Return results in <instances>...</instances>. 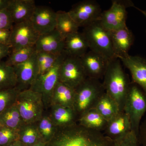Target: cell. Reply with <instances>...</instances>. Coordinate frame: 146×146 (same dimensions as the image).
<instances>
[{
    "label": "cell",
    "instance_id": "6da1fadb",
    "mask_svg": "<svg viewBox=\"0 0 146 146\" xmlns=\"http://www.w3.org/2000/svg\"><path fill=\"white\" fill-rule=\"evenodd\" d=\"M112 141L102 132L89 129L78 123L58 128L46 146H112Z\"/></svg>",
    "mask_w": 146,
    "mask_h": 146
},
{
    "label": "cell",
    "instance_id": "7a4b0ae2",
    "mask_svg": "<svg viewBox=\"0 0 146 146\" xmlns=\"http://www.w3.org/2000/svg\"><path fill=\"white\" fill-rule=\"evenodd\" d=\"M103 78L106 93L117 103L120 111H123L131 82L119 59L114 58L109 60Z\"/></svg>",
    "mask_w": 146,
    "mask_h": 146
},
{
    "label": "cell",
    "instance_id": "3957f363",
    "mask_svg": "<svg viewBox=\"0 0 146 146\" xmlns=\"http://www.w3.org/2000/svg\"><path fill=\"white\" fill-rule=\"evenodd\" d=\"M105 93L102 83L96 79L87 78L76 87L73 109L78 118L90 110L95 108Z\"/></svg>",
    "mask_w": 146,
    "mask_h": 146
},
{
    "label": "cell",
    "instance_id": "277c9868",
    "mask_svg": "<svg viewBox=\"0 0 146 146\" xmlns=\"http://www.w3.org/2000/svg\"><path fill=\"white\" fill-rule=\"evenodd\" d=\"M83 33L90 50L110 60L116 58L112 48L111 31L105 29L98 21L84 27Z\"/></svg>",
    "mask_w": 146,
    "mask_h": 146
},
{
    "label": "cell",
    "instance_id": "5b68a950",
    "mask_svg": "<svg viewBox=\"0 0 146 146\" xmlns=\"http://www.w3.org/2000/svg\"><path fill=\"white\" fill-rule=\"evenodd\" d=\"M15 104L24 122L27 123L38 122L46 110L41 94L30 89L20 91Z\"/></svg>",
    "mask_w": 146,
    "mask_h": 146
},
{
    "label": "cell",
    "instance_id": "8992f818",
    "mask_svg": "<svg viewBox=\"0 0 146 146\" xmlns=\"http://www.w3.org/2000/svg\"><path fill=\"white\" fill-rule=\"evenodd\" d=\"M123 111L129 117L131 131L138 136L141 120L146 112V94L133 82H131Z\"/></svg>",
    "mask_w": 146,
    "mask_h": 146
},
{
    "label": "cell",
    "instance_id": "52a82bcc",
    "mask_svg": "<svg viewBox=\"0 0 146 146\" xmlns=\"http://www.w3.org/2000/svg\"><path fill=\"white\" fill-rule=\"evenodd\" d=\"M67 55L65 51L60 54L52 68L43 74L38 76L29 89L41 94L46 110L50 105L54 90L59 81L60 66Z\"/></svg>",
    "mask_w": 146,
    "mask_h": 146
},
{
    "label": "cell",
    "instance_id": "ba28073f",
    "mask_svg": "<svg viewBox=\"0 0 146 146\" xmlns=\"http://www.w3.org/2000/svg\"><path fill=\"white\" fill-rule=\"evenodd\" d=\"M112 3L109 9L102 12L99 20L102 26L110 31L127 26V9L135 6L128 0H113Z\"/></svg>",
    "mask_w": 146,
    "mask_h": 146
},
{
    "label": "cell",
    "instance_id": "9c48e42d",
    "mask_svg": "<svg viewBox=\"0 0 146 146\" xmlns=\"http://www.w3.org/2000/svg\"><path fill=\"white\" fill-rule=\"evenodd\" d=\"M102 12L99 4L94 0L79 2L68 11L79 27L83 28L98 21Z\"/></svg>",
    "mask_w": 146,
    "mask_h": 146
},
{
    "label": "cell",
    "instance_id": "30bf717a",
    "mask_svg": "<svg viewBox=\"0 0 146 146\" xmlns=\"http://www.w3.org/2000/svg\"><path fill=\"white\" fill-rule=\"evenodd\" d=\"M87 78L80 58L67 55L60 66L59 81L76 89Z\"/></svg>",
    "mask_w": 146,
    "mask_h": 146
},
{
    "label": "cell",
    "instance_id": "8fae6325",
    "mask_svg": "<svg viewBox=\"0 0 146 146\" xmlns=\"http://www.w3.org/2000/svg\"><path fill=\"white\" fill-rule=\"evenodd\" d=\"M39 35L30 20L14 24L11 29V50L34 46Z\"/></svg>",
    "mask_w": 146,
    "mask_h": 146
},
{
    "label": "cell",
    "instance_id": "7c38bea8",
    "mask_svg": "<svg viewBox=\"0 0 146 146\" xmlns=\"http://www.w3.org/2000/svg\"><path fill=\"white\" fill-rule=\"evenodd\" d=\"M13 67L17 79L16 89L19 91L29 89L38 76L36 52L26 62Z\"/></svg>",
    "mask_w": 146,
    "mask_h": 146
},
{
    "label": "cell",
    "instance_id": "4fadbf2b",
    "mask_svg": "<svg viewBox=\"0 0 146 146\" xmlns=\"http://www.w3.org/2000/svg\"><path fill=\"white\" fill-rule=\"evenodd\" d=\"M80 59L87 78L99 80L103 78L109 59L91 50Z\"/></svg>",
    "mask_w": 146,
    "mask_h": 146
},
{
    "label": "cell",
    "instance_id": "5bb4252c",
    "mask_svg": "<svg viewBox=\"0 0 146 146\" xmlns=\"http://www.w3.org/2000/svg\"><path fill=\"white\" fill-rule=\"evenodd\" d=\"M30 21L39 34H45L55 29L56 12L48 7L36 5Z\"/></svg>",
    "mask_w": 146,
    "mask_h": 146
},
{
    "label": "cell",
    "instance_id": "9a60e30c",
    "mask_svg": "<svg viewBox=\"0 0 146 146\" xmlns=\"http://www.w3.org/2000/svg\"><path fill=\"white\" fill-rule=\"evenodd\" d=\"M119 60L130 72L133 82L141 87L146 94V58L129 54Z\"/></svg>",
    "mask_w": 146,
    "mask_h": 146
},
{
    "label": "cell",
    "instance_id": "2e32d148",
    "mask_svg": "<svg viewBox=\"0 0 146 146\" xmlns=\"http://www.w3.org/2000/svg\"><path fill=\"white\" fill-rule=\"evenodd\" d=\"M36 52H44L60 55L64 52L65 39L57 30L42 35L35 43Z\"/></svg>",
    "mask_w": 146,
    "mask_h": 146
},
{
    "label": "cell",
    "instance_id": "e0dca14e",
    "mask_svg": "<svg viewBox=\"0 0 146 146\" xmlns=\"http://www.w3.org/2000/svg\"><path fill=\"white\" fill-rule=\"evenodd\" d=\"M112 48L115 57L120 59L128 55L134 37L127 26L111 31Z\"/></svg>",
    "mask_w": 146,
    "mask_h": 146
},
{
    "label": "cell",
    "instance_id": "ac0fdd59",
    "mask_svg": "<svg viewBox=\"0 0 146 146\" xmlns=\"http://www.w3.org/2000/svg\"><path fill=\"white\" fill-rule=\"evenodd\" d=\"M131 131V124L128 115L124 111L108 121L104 130L105 135L112 141L125 136Z\"/></svg>",
    "mask_w": 146,
    "mask_h": 146
},
{
    "label": "cell",
    "instance_id": "d6986e66",
    "mask_svg": "<svg viewBox=\"0 0 146 146\" xmlns=\"http://www.w3.org/2000/svg\"><path fill=\"white\" fill-rule=\"evenodd\" d=\"M48 110L50 118L57 128L70 126L78 122V116L73 108L52 104Z\"/></svg>",
    "mask_w": 146,
    "mask_h": 146
},
{
    "label": "cell",
    "instance_id": "ffe728a7",
    "mask_svg": "<svg viewBox=\"0 0 146 146\" xmlns=\"http://www.w3.org/2000/svg\"><path fill=\"white\" fill-rule=\"evenodd\" d=\"M36 6L33 0H10L7 9L15 24L31 20Z\"/></svg>",
    "mask_w": 146,
    "mask_h": 146
},
{
    "label": "cell",
    "instance_id": "44dd1931",
    "mask_svg": "<svg viewBox=\"0 0 146 146\" xmlns=\"http://www.w3.org/2000/svg\"><path fill=\"white\" fill-rule=\"evenodd\" d=\"M89 46L82 33H74L65 39L64 51L67 55L81 58L88 52Z\"/></svg>",
    "mask_w": 146,
    "mask_h": 146
},
{
    "label": "cell",
    "instance_id": "7402d4cb",
    "mask_svg": "<svg viewBox=\"0 0 146 146\" xmlns=\"http://www.w3.org/2000/svg\"><path fill=\"white\" fill-rule=\"evenodd\" d=\"M75 96V89L59 81L54 90L50 105L57 104L73 108Z\"/></svg>",
    "mask_w": 146,
    "mask_h": 146
},
{
    "label": "cell",
    "instance_id": "603a6c76",
    "mask_svg": "<svg viewBox=\"0 0 146 146\" xmlns=\"http://www.w3.org/2000/svg\"><path fill=\"white\" fill-rule=\"evenodd\" d=\"M108 123L95 108L90 110L80 116L78 122L84 127L100 132L105 130Z\"/></svg>",
    "mask_w": 146,
    "mask_h": 146
},
{
    "label": "cell",
    "instance_id": "cb8c5ba5",
    "mask_svg": "<svg viewBox=\"0 0 146 146\" xmlns=\"http://www.w3.org/2000/svg\"><path fill=\"white\" fill-rule=\"evenodd\" d=\"M79 28L68 11H58L56 12V29L64 39L68 35L78 32Z\"/></svg>",
    "mask_w": 146,
    "mask_h": 146
},
{
    "label": "cell",
    "instance_id": "d4e9b609",
    "mask_svg": "<svg viewBox=\"0 0 146 146\" xmlns=\"http://www.w3.org/2000/svg\"><path fill=\"white\" fill-rule=\"evenodd\" d=\"M25 123L16 104L0 113V124L2 126L18 130Z\"/></svg>",
    "mask_w": 146,
    "mask_h": 146
},
{
    "label": "cell",
    "instance_id": "484cf974",
    "mask_svg": "<svg viewBox=\"0 0 146 146\" xmlns=\"http://www.w3.org/2000/svg\"><path fill=\"white\" fill-rule=\"evenodd\" d=\"M95 108L108 121L120 112L117 103L106 92L101 97Z\"/></svg>",
    "mask_w": 146,
    "mask_h": 146
},
{
    "label": "cell",
    "instance_id": "4316f807",
    "mask_svg": "<svg viewBox=\"0 0 146 146\" xmlns=\"http://www.w3.org/2000/svg\"><path fill=\"white\" fill-rule=\"evenodd\" d=\"M18 132L19 141L26 146H33L42 141L36 123H25Z\"/></svg>",
    "mask_w": 146,
    "mask_h": 146
},
{
    "label": "cell",
    "instance_id": "83f0119b",
    "mask_svg": "<svg viewBox=\"0 0 146 146\" xmlns=\"http://www.w3.org/2000/svg\"><path fill=\"white\" fill-rule=\"evenodd\" d=\"M17 79L14 68L7 64L5 61H0V90L15 88Z\"/></svg>",
    "mask_w": 146,
    "mask_h": 146
},
{
    "label": "cell",
    "instance_id": "f1b7e54d",
    "mask_svg": "<svg viewBox=\"0 0 146 146\" xmlns=\"http://www.w3.org/2000/svg\"><path fill=\"white\" fill-rule=\"evenodd\" d=\"M38 131L42 141L46 144L54 136L57 130L48 114H44L36 122Z\"/></svg>",
    "mask_w": 146,
    "mask_h": 146
},
{
    "label": "cell",
    "instance_id": "f546056e",
    "mask_svg": "<svg viewBox=\"0 0 146 146\" xmlns=\"http://www.w3.org/2000/svg\"><path fill=\"white\" fill-rule=\"evenodd\" d=\"M36 52L35 45L11 50L5 62L8 65L13 67L26 62Z\"/></svg>",
    "mask_w": 146,
    "mask_h": 146
},
{
    "label": "cell",
    "instance_id": "4dcf8cb0",
    "mask_svg": "<svg viewBox=\"0 0 146 146\" xmlns=\"http://www.w3.org/2000/svg\"><path fill=\"white\" fill-rule=\"evenodd\" d=\"M60 55L44 52H36L38 76L43 74L50 70L56 62Z\"/></svg>",
    "mask_w": 146,
    "mask_h": 146
},
{
    "label": "cell",
    "instance_id": "1f68e13d",
    "mask_svg": "<svg viewBox=\"0 0 146 146\" xmlns=\"http://www.w3.org/2000/svg\"><path fill=\"white\" fill-rule=\"evenodd\" d=\"M20 92L16 87L0 90V113L15 104Z\"/></svg>",
    "mask_w": 146,
    "mask_h": 146
},
{
    "label": "cell",
    "instance_id": "d6a6232c",
    "mask_svg": "<svg viewBox=\"0 0 146 146\" xmlns=\"http://www.w3.org/2000/svg\"><path fill=\"white\" fill-rule=\"evenodd\" d=\"M18 131L2 126L0 129V146H7L19 140Z\"/></svg>",
    "mask_w": 146,
    "mask_h": 146
},
{
    "label": "cell",
    "instance_id": "836d02e7",
    "mask_svg": "<svg viewBox=\"0 0 146 146\" xmlns=\"http://www.w3.org/2000/svg\"><path fill=\"white\" fill-rule=\"evenodd\" d=\"M136 133L131 131L125 136L112 141V146H140Z\"/></svg>",
    "mask_w": 146,
    "mask_h": 146
},
{
    "label": "cell",
    "instance_id": "e575fe53",
    "mask_svg": "<svg viewBox=\"0 0 146 146\" xmlns=\"http://www.w3.org/2000/svg\"><path fill=\"white\" fill-rule=\"evenodd\" d=\"M13 23L7 9L0 10V29L11 30Z\"/></svg>",
    "mask_w": 146,
    "mask_h": 146
},
{
    "label": "cell",
    "instance_id": "d590c367",
    "mask_svg": "<svg viewBox=\"0 0 146 146\" xmlns=\"http://www.w3.org/2000/svg\"><path fill=\"white\" fill-rule=\"evenodd\" d=\"M138 138L140 144L146 146V117L140 125Z\"/></svg>",
    "mask_w": 146,
    "mask_h": 146
},
{
    "label": "cell",
    "instance_id": "8d00e7d4",
    "mask_svg": "<svg viewBox=\"0 0 146 146\" xmlns=\"http://www.w3.org/2000/svg\"><path fill=\"white\" fill-rule=\"evenodd\" d=\"M11 36V30L0 29V44L10 46Z\"/></svg>",
    "mask_w": 146,
    "mask_h": 146
},
{
    "label": "cell",
    "instance_id": "74e56055",
    "mask_svg": "<svg viewBox=\"0 0 146 146\" xmlns=\"http://www.w3.org/2000/svg\"><path fill=\"white\" fill-rule=\"evenodd\" d=\"M11 51L10 46L0 44V61L3 58L7 57Z\"/></svg>",
    "mask_w": 146,
    "mask_h": 146
},
{
    "label": "cell",
    "instance_id": "f35d334b",
    "mask_svg": "<svg viewBox=\"0 0 146 146\" xmlns=\"http://www.w3.org/2000/svg\"><path fill=\"white\" fill-rule=\"evenodd\" d=\"M10 0H0V10L7 9Z\"/></svg>",
    "mask_w": 146,
    "mask_h": 146
},
{
    "label": "cell",
    "instance_id": "ab89813d",
    "mask_svg": "<svg viewBox=\"0 0 146 146\" xmlns=\"http://www.w3.org/2000/svg\"><path fill=\"white\" fill-rule=\"evenodd\" d=\"M7 146H26L19 140H17Z\"/></svg>",
    "mask_w": 146,
    "mask_h": 146
},
{
    "label": "cell",
    "instance_id": "60d3db41",
    "mask_svg": "<svg viewBox=\"0 0 146 146\" xmlns=\"http://www.w3.org/2000/svg\"><path fill=\"white\" fill-rule=\"evenodd\" d=\"M134 8H136L137 10L141 12L143 15L146 18V10H143L141 9L138 8V7H136V6H134Z\"/></svg>",
    "mask_w": 146,
    "mask_h": 146
},
{
    "label": "cell",
    "instance_id": "b9f144b4",
    "mask_svg": "<svg viewBox=\"0 0 146 146\" xmlns=\"http://www.w3.org/2000/svg\"><path fill=\"white\" fill-rule=\"evenodd\" d=\"M33 146H46V143L42 141H40Z\"/></svg>",
    "mask_w": 146,
    "mask_h": 146
},
{
    "label": "cell",
    "instance_id": "7bdbcfd3",
    "mask_svg": "<svg viewBox=\"0 0 146 146\" xmlns=\"http://www.w3.org/2000/svg\"><path fill=\"white\" fill-rule=\"evenodd\" d=\"M2 127V126L1 125V124H0V129H1V127Z\"/></svg>",
    "mask_w": 146,
    "mask_h": 146
}]
</instances>
